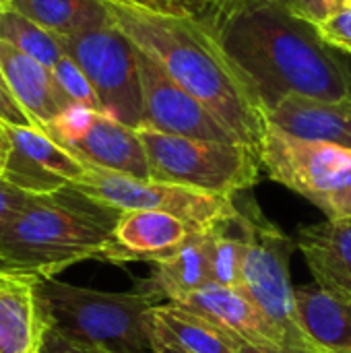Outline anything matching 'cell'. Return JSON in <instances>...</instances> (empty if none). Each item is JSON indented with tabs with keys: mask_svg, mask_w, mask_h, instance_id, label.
Returning a JSON list of instances; mask_svg holds the SVG:
<instances>
[{
	"mask_svg": "<svg viewBox=\"0 0 351 353\" xmlns=\"http://www.w3.org/2000/svg\"><path fill=\"white\" fill-rule=\"evenodd\" d=\"M6 4L60 37L112 23L103 0H8Z\"/></svg>",
	"mask_w": 351,
	"mask_h": 353,
	"instance_id": "22",
	"label": "cell"
},
{
	"mask_svg": "<svg viewBox=\"0 0 351 353\" xmlns=\"http://www.w3.org/2000/svg\"><path fill=\"white\" fill-rule=\"evenodd\" d=\"M35 279L0 273V353H41L48 333Z\"/></svg>",
	"mask_w": 351,
	"mask_h": 353,
	"instance_id": "18",
	"label": "cell"
},
{
	"mask_svg": "<svg viewBox=\"0 0 351 353\" xmlns=\"http://www.w3.org/2000/svg\"><path fill=\"white\" fill-rule=\"evenodd\" d=\"M228 2H230V0H219V2L215 4V8H213V12H211V17H213V14H215L217 10H221V8H223V6H225ZM211 17H209V19H211ZM209 19H207V21H209Z\"/></svg>",
	"mask_w": 351,
	"mask_h": 353,
	"instance_id": "36",
	"label": "cell"
},
{
	"mask_svg": "<svg viewBox=\"0 0 351 353\" xmlns=\"http://www.w3.org/2000/svg\"><path fill=\"white\" fill-rule=\"evenodd\" d=\"M0 120L8 122V124H31L29 116L21 110V105L12 97L8 85L2 77V70H0Z\"/></svg>",
	"mask_w": 351,
	"mask_h": 353,
	"instance_id": "30",
	"label": "cell"
},
{
	"mask_svg": "<svg viewBox=\"0 0 351 353\" xmlns=\"http://www.w3.org/2000/svg\"><path fill=\"white\" fill-rule=\"evenodd\" d=\"M153 353H186V352H180V350H174V347H168V345H159V343H155V352Z\"/></svg>",
	"mask_w": 351,
	"mask_h": 353,
	"instance_id": "35",
	"label": "cell"
},
{
	"mask_svg": "<svg viewBox=\"0 0 351 353\" xmlns=\"http://www.w3.org/2000/svg\"><path fill=\"white\" fill-rule=\"evenodd\" d=\"M153 4H155L159 10H163V0H153Z\"/></svg>",
	"mask_w": 351,
	"mask_h": 353,
	"instance_id": "39",
	"label": "cell"
},
{
	"mask_svg": "<svg viewBox=\"0 0 351 353\" xmlns=\"http://www.w3.org/2000/svg\"><path fill=\"white\" fill-rule=\"evenodd\" d=\"M6 137V130H4V122L0 120V139H4Z\"/></svg>",
	"mask_w": 351,
	"mask_h": 353,
	"instance_id": "38",
	"label": "cell"
},
{
	"mask_svg": "<svg viewBox=\"0 0 351 353\" xmlns=\"http://www.w3.org/2000/svg\"><path fill=\"white\" fill-rule=\"evenodd\" d=\"M238 353H294L290 350H279V347H257V345H250V343H242L240 345V352Z\"/></svg>",
	"mask_w": 351,
	"mask_h": 353,
	"instance_id": "32",
	"label": "cell"
},
{
	"mask_svg": "<svg viewBox=\"0 0 351 353\" xmlns=\"http://www.w3.org/2000/svg\"><path fill=\"white\" fill-rule=\"evenodd\" d=\"M153 343L186 353H238L242 341L205 314L163 302L151 310Z\"/></svg>",
	"mask_w": 351,
	"mask_h": 353,
	"instance_id": "19",
	"label": "cell"
},
{
	"mask_svg": "<svg viewBox=\"0 0 351 353\" xmlns=\"http://www.w3.org/2000/svg\"><path fill=\"white\" fill-rule=\"evenodd\" d=\"M41 353H112V352H103V350H97V347H89V345H83V343L70 341V339L62 337L60 333H56V331L48 329L46 339H43Z\"/></svg>",
	"mask_w": 351,
	"mask_h": 353,
	"instance_id": "31",
	"label": "cell"
},
{
	"mask_svg": "<svg viewBox=\"0 0 351 353\" xmlns=\"http://www.w3.org/2000/svg\"><path fill=\"white\" fill-rule=\"evenodd\" d=\"M6 159H8V137L0 139V180L4 178V170H6Z\"/></svg>",
	"mask_w": 351,
	"mask_h": 353,
	"instance_id": "33",
	"label": "cell"
},
{
	"mask_svg": "<svg viewBox=\"0 0 351 353\" xmlns=\"http://www.w3.org/2000/svg\"><path fill=\"white\" fill-rule=\"evenodd\" d=\"M6 6V0H0V8H4Z\"/></svg>",
	"mask_w": 351,
	"mask_h": 353,
	"instance_id": "40",
	"label": "cell"
},
{
	"mask_svg": "<svg viewBox=\"0 0 351 353\" xmlns=\"http://www.w3.org/2000/svg\"><path fill=\"white\" fill-rule=\"evenodd\" d=\"M314 27L319 35L325 39V43H329L333 50L341 54L351 56V8L333 12L329 19H325Z\"/></svg>",
	"mask_w": 351,
	"mask_h": 353,
	"instance_id": "26",
	"label": "cell"
},
{
	"mask_svg": "<svg viewBox=\"0 0 351 353\" xmlns=\"http://www.w3.org/2000/svg\"><path fill=\"white\" fill-rule=\"evenodd\" d=\"M176 304H182L199 314L209 316L242 343H250L257 347L290 350L279 329L240 290H230L211 283Z\"/></svg>",
	"mask_w": 351,
	"mask_h": 353,
	"instance_id": "15",
	"label": "cell"
},
{
	"mask_svg": "<svg viewBox=\"0 0 351 353\" xmlns=\"http://www.w3.org/2000/svg\"><path fill=\"white\" fill-rule=\"evenodd\" d=\"M0 39L50 68L66 54L60 35L48 31L8 4L0 8Z\"/></svg>",
	"mask_w": 351,
	"mask_h": 353,
	"instance_id": "23",
	"label": "cell"
},
{
	"mask_svg": "<svg viewBox=\"0 0 351 353\" xmlns=\"http://www.w3.org/2000/svg\"><path fill=\"white\" fill-rule=\"evenodd\" d=\"M350 68H351V60H350Z\"/></svg>",
	"mask_w": 351,
	"mask_h": 353,
	"instance_id": "42",
	"label": "cell"
},
{
	"mask_svg": "<svg viewBox=\"0 0 351 353\" xmlns=\"http://www.w3.org/2000/svg\"><path fill=\"white\" fill-rule=\"evenodd\" d=\"M106 6L112 23L137 48L207 105L232 134L259 149L269 126L267 108L213 27L192 17L139 4L106 2Z\"/></svg>",
	"mask_w": 351,
	"mask_h": 353,
	"instance_id": "2",
	"label": "cell"
},
{
	"mask_svg": "<svg viewBox=\"0 0 351 353\" xmlns=\"http://www.w3.org/2000/svg\"><path fill=\"white\" fill-rule=\"evenodd\" d=\"M134 292H97L56 277H37L48 327L62 337L112 353H153L151 310L166 296L147 279Z\"/></svg>",
	"mask_w": 351,
	"mask_h": 353,
	"instance_id": "4",
	"label": "cell"
},
{
	"mask_svg": "<svg viewBox=\"0 0 351 353\" xmlns=\"http://www.w3.org/2000/svg\"><path fill=\"white\" fill-rule=\"evenodd\" d=\"M64 52L89 77L101 110L130 128L143 126L137 46L114 23L62 37Z\"/></svg>",
	"mask_w": 351,
	"mask_h": 353,
	"instance_id": "9",
	"label": "cell"
},
{
	"mask_svg": "<svg viewBox=\"0 0 351 353\" xmlns=\"http://www.w3.org/2000/svg\"><path fill=\"white\" fill-rule=\"evenodd\" d=\"M43 130L87 168H101L143 180L151 178L139 130L106 112L74 103L43 126Z\"/></svg>",
	"mask_w": 351,
	"mask_h": 353,
	"instance_id": "10",
	"label": "cell"
},
{
	"mask_svg": "<svg viewBox=\"0 0 351 353\" xmlns=\"http://www.w3.org/2000/svg\"><path fill=\"white\" fill-rule=\"evenodd\" d=\"M2 77L33 126H48L66 108L74 105L56 83L50 66L23 54L14 46L0 39Z\"/></svg>",
	"mask_w": 351,
	"mask_h": 353,
	"instance_id": "16",
	"label": "cell"
},
{
	"mask_svg": "<svg viewBox=\"0 0 351 353\" xmlns=\"http://www.w3.org/2000/svg\"><path fill=\"white\" fill-rule=\"evenodd\" d=\"M300 327L323 353H351V298L323 290L321 285L296 288Z\"/></svg>",
	"mask_w": 351,
	"mask_h": 353,
	"instance_id": "20",
	"label": "cell"
},
{
	"mask_svg": "<svg viewBox=\"0 0 351 353\" xmlns=\"http://www.w3.org/2000/svg\"><path fill=\"white\" fill-rule=\"evenodd\" d=\"M292 14L319 25L325 19H329L333 12L339 10V2L337 0H279Z\"/></svg>",
	"mask_w": 351,
	"mask_h": 353,
	"instance_id": "28",
	"label": "cell"
},
{
	"mask_svg": "<svg viewBox=\"0 0 351 353\" xmlns=\"http://www.w3.org/2000/svg\"><path fill=\"white\" fill-rule=\"evenodd\" d=\"M6 2H8V0H6Z\"/></svg>",
	"mask_w": 351,
	"mask_h": 353,
	"instance_id": "43",
	"label": "cell"
},
{
	"mask_svg": "<svg viewBox=\"0 0 351 353\" xmlns=\"http://www.w3.org/2000/svg\"><path fill=\"white\" fill-rule=\"evenodd\" d=\"M31 196H33L31 192H27L6 180H0V238L21 215V211L27 207Z\"/></svg>",
	"mask_w": 351,
	"mask_h": 353,
	"instance_id": "27",
	"label": "cell"
},
{
	"mask_svg": "<svg viewBox=\"0 0 351 353\" xmlns=\"http://www.w3.org/2000/svg\"><path fill=\"white\" fill-rule=\"evenodd\" d=\"M238 223L246 238L244 259V283L246 294L259 310L279 329L290 350L296 353L319 352L300 327L296 288L292 285L290 263L298 248L296 238L283 234L273 221H269L254 199H238Z\"/></svg>",
	"mask_w": 351,
	"mask_h": 353,
	"instance_id": "5",
	"label": "cell"
},
{
	"mask_svg": "<svg viewBox=\"0 0 351 353\" xmlns=\"http://www.w3.org/2000/svg\"><path fill=\"white\" fill-rule=\"evenodd\" d=\"M4 130L8 137V159L2 180L31 194H46L79 182L85 174L87 165L43 128L4 122Z\"/></svg>",
	"mask_w": 351,
	"mask_h": 353,
	"instance_id": "12",
	"label": "cell"
},
{
	"mask_svg": "<svg viewBox=\"0 0 351 353\" xmlns=\"http://www.w3.org/2000/svg\"><path fill=\"white\" fill-rule=\"evenodd\" d=\"M52 72L56 77V83L60 85V89L66 93V97L72 103H79V105H85V108L103 112L101 110V103H99V97H97V93L93 89L89 77L85 74V70L68 54H64L52 66Z\"/></svg>",
	"mask_w": 351,
	"mask_h": 353,
	"instance_id": "25",
	"label": "cell"
},
{
	"mask_svg": "<svg viewBox=\"0 0 351 353\" xmlns=\"http://www.w3.org/2000/svg\"><path fill=\"white\" fill-rule=\"evenodd\" d=\"M74 186L120 211L149 209L170 213L197 232L215 230L238 215L234 196H221L153 178L143 180L101 168H87Z\"/></svg>",
	"mask_w": 351,
	"mask_h": 353,
	"instance_id": "8",
	"label": "cell"
},
{
	"mask_svg": "<svg viewBox=\"0 0 351 353\" xmlns=\"http://www.w3.org/2000/svg\"><path fill=\"white\" fill-rule=\"evenodd\" d=\"M339 2V10H343V8H351V0H337Z\"/></svg>",
	"mask_w": 351,
	"mask_h": 353,
	"instance_id": "37",
	"label": "cell"
},
{
	"mask_svg": "<svg viewBox=\"0 0 351 353\" xmlns=\"http://www.w3.org/2000/svg\"><path fill=\"white\" fill-rule=\"evenodd\" d=\"M192 232L197 230L170 213L149 209L122 211L103 261L157 263L172 254Z\"/></svg>",
	"mask_w": 351,
	"mask_h": 353,
	"instance_id": "13",
	"label": "cell"
},
{
	"mask_svg": "<svg viewBox=\"0 0 351 353\" xmlns=\"http://www.w3.org/2000/svg\"><path fill=\"white\" fill-rule=\"evenodd\" d=\"M215 0H163V10L180 17H192L207 21L213 10Z\"/></svg>",
	"mask_w": 351,
	"mask_h": 353,
	"instance_id": "29",
	"label": "cell"
},
{
	"mask_svg": "<svg viewBox=\"0 0 351 353\" xmlns=\"http://www.w3.org/2000/svg\"><path fill=\"white\" fill-rule=\"evenodd\" d=\"M269 178L312 203L327 219L351 215V149L267 126L259 145Z\"/></svg>",
	"mask_w": 351,
	"mask_h": 353,
	"instance_id": "7",
	"label": "cell"
},
{
	"mask_svg": "<svg viewBox=\"0 0 351 353\" xmlns=\"http://www.w3.org/2000/svg\"><path fill=\"white\" fill-rule=\"evenodd\" d=\"M267 120L269 126L292 137L351 149V95L327 99L288 93L267 110Z\"/></svg>",
	"mask_w": 351,
	"mask_h": 353,
	"instance_id": "14",
	"label": "cell"
},
{
	"mask_svg": "<svg viewBox=\"0 0 351 353\" xmlns=\"http://www.w3.org/2000/svg\"><path fill=\"white\" fill-rule=\"evenodd\" d=\"M205 23L252 81L267 110L288 93L351 95L350 62L279 0H230Z\"/></svg>",
	"mask_w": 351,
	"mask_h": 353,
	"instance_id": "1",
	"label": "cell"
},
{
	"mask_svg": "<svg viewBox=\"0 0 351 353\" xmlns=\"http://www.w3.org/2000/svg\"><path fill=\"white\" fill-rule=\"evenodd\" d=\"M211 246L213 230L192 232L172 254L155 263V277L149 281L168 302H182L211 285Z\"/></svg>",
	"mask_w": 351,
	"mask_h": 353,
	"instance_id": "21",
	"label": "cell"
},
{
	"mask_svg": "<svg viewBox=\"0 0 351 353\" xmlns=\"http://www.w3.org/2000/svg\"><path fill=\"white\" fill-rule=\"evenodd\" d=\"M120 215L74 184L33 194L0 238V273L54 277L77 263L103 261Z\"/></svg>",
	"mask_w": 351,
	"mask_h": 353,
	"instance_id": "3",
	"label": "cell"
},
{
	"mask_svg": "<svg viewBox=\"0 0 351 353\" xmlns=\"http://www.w3.org/2000/svg\"><path fill=\"white\" fill-rule=\"evenodd\" d=\"M145 145L151 178L197 190L236 196L259 182L261 155L246 143L205 141L137 128Z\"/></svg>",
	"mask_w": 351,
	"mask_h": 353,
	"instance_id": "6",
	"label": "cell"
},
{
	"mask_svg": "<svg viewBox=\"0 0 351 353\" xmlns=\"http://www.w3.org/2000/svg\"><path fill=\"white\" fill-rule=\"evenodd\" d=\"M217 2H219V0H215V4H217ZM215 4H213V8H215ZM211 12H213V10H211ZM209 17H211V14H209Z\"/></svg>",
	"mask_w": 351,
	"mask_h": 353,
	"instance_id": "41",
	"label": "cell"
},
{
	"mask_svg": "<svg viewBox=\"0 0 351 353\" xmlns=\"http://www.w3.org/2000/svg\"><path fill=\"white\" fill-rule=\"evenodd\" d=\"M296 246L317 285L351 298V215L300 228Z\"/></svg>",
	"mask_w": 351,
	"mask_h": 353,
	"instance_id": "17",
	"label": "cell"
},
{
	"mask_svg": "<svg viewBox=\"0 0 351 353\" xmlns=\"http://www.w3.org/2000/svg\"><path fill=\"white\" fill-rule=\"evenodd\" d=\"M141 89H143V126L168 134L192 137L205 141L242 143L232 134L213 112L192 93L178 85L149 54L137 48Z\"/></svg>",
	"mask_w": 351,
	"mask_h": 353,
	"instance_id": "11",
	"label": "cell"
},
{
	"mask_svg": "<svg viewBox=\"0 0 351 353\" xmlns=\"http://www.w3.org/2000/svg\"><path fill=\"white\" fill-rule=\"evenodd\" d=\"M244 259H246V238L238 223V215L213 230L211 246V283L242 290L244 283Z\"/></svg>",
	"mask_w": 351,
	"mask_h": 353,
	"instance_id": "24",
	"label": "cell"
},
{
	"mask_svg": "<svg viewBox=\"0 0 351 353\" xmlns=\"http://www.w3.org/2000/svg\"><path fill=\"white\" fill-rule=\"evenodd\" d=\"M106 2H118V4H139V6L157 8V6L153 4V0H106Z\"/></svg>",
	"mask_w": 351,
	"mask_h": 353,
	"instance_id": "34",
	"label": "cell"
}]
</instances>
